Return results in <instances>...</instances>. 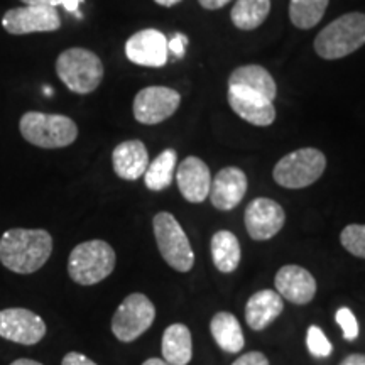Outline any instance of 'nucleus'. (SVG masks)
I'll list each match as a JSON object with an SVG mask.
<instances>
[{"label":"nucleus","instance_id":"1","mask_svg":"<svg viewBox=\"0 0 365 365\" xmlns=\"http://www.w3.org/2000/svg\"><path fill=\"white\" fill-rule=\"evenodd\" d=\"M53 254V237L43 228H11L0 237V262L16 274H33Z\"/></svg>","mask_w":365,"mask_h":365},{"label":"nucleus","instance_id":"17","mask_svg":"<svg viewBox=\"0 0 365 365\" xmlns=\"http://www.w3.org/2000/svg\"><path fill=\"white\" fill-rule=\"evenodd\" d=\"M276 289L289 303L308 304L317 294V281L307 269L291 264L277 271Z\"/></svg>","mask_w":365,"mask_h":365},{"label":"nucleus","instance_id":"40","mask_svg":"<svg viewBox=\"0 0 365 365\" xmlns=\"http://www.w3.org/2000/svg\"><path fill=\"white\" fill-rule=\"evenodd\" d=\"M44 91H46V95H51V88H49V86H46Z\"/></svg>","mask_w":365,"mask_h":365},{"label":"nucleus","instance_id":"24","mask_svg":"<svg viewBox=\"0 0 365 365\" xmlns=\"http://www.w3.org/2000/svg\"><path fill=\"white\" fill-rule=\"evenodd\" d=\"M178 163V154L175 149H166L156 159L149 163L148 170L144 173V182L149 190L161 191L171 186L175 178Z\"/></svg>","mask_w":365,"mask_h":365},{"label":"nucleus","instance_id":"16","mask_svg":"<svg viewBox=\"0 0 365 365\" xmlns=\"http://www.w3.org/2000/svg\"><path fill=\"white\" fill-rule=\"evenodd\" d=\"M176 181L182 198L190 203H202L210 195L212 173L207 163L200 158L188 156L180 163L176 170Z\"/></svg>","mask_w":365,"mask_h":365},{"label":"nucleus","instance_id":"15","mask_svg":"<svg viewBox=\"0 0 365 365\" xmlns=\"http://www.w3.org/2000/svg\"><path fill=\"white\" fill-rule=\"evenodd\" d=\"M247 186L249 182L245 173L240 168L228 166L218 171L213 178L208 196L217 210L228 212V210L239 207V203L247 193Z\"/></svg>","mask_w":365,"mask_h":365},{"label":"nucleus","instance_id":"7","mask_svg":"<svg viewBox=\"0 0 365 365\" xmlns=\"http://www.w3.org/2000/svg\"><path fill=\"white\" fill-rule=\"evenodd\" d=\"M154 235L163 259L175 271L188 272L195 264V254L188 235L185 234L180 222L168 212H159L153 220Z\"/></svg>","mask_w":365,"mask_h":365},{"label":"nucleus","instance_id":"21","mask_svg":"<svg viewBox=\"0 0 365 365\" xmlns=\"http://www.w3.org/2000/svg\"><path fill=\"white\" fill-rule=\"evenodd\" d=\"M228 86H242V88H247L262 95V97L271 100V102L276 100L277 95V86L272 75L266 68L259 65H245L237 68V70L232 71L230 78H228Z\"/></svg>","mask_w":365,"mask_h":365},{"label":"nucleus","instance_id":"14","mask_svg":"<svg viewBox=\"0 0 365 365\" xmlns=\"http://www.w3.org/2000/svg\"><path fill=\"white\" fill-rule=\"evenodd\" d=\"M228 105L240 118L257 127H267L276 120L274 102L242 86H228Z\"/></svg>","mask_w":365,"mask_h":365},{"label":"nucleus","instance_id":"36","mask_svg":"<svg viewBox=\"0 0 365 365\" xmlns=\"http://www.w3.org/2000/svg\"><path fill=\"white\" fill-rule=\"evenodd\" d=\"M81 0H63L61 6L66 9L68 12H73V14H78V6H80Z\"/></svg>","mask_w":365,"mask_h":365},{"label":"nucleus","instance_id":"37","mask_svg":"<svg viewBox=\"0 0 365 365\" xmlns=\"http://www.w3.org/2000/svg\"><path fill=\"white\" fill-rule=\"evenodd\" d=\"M11 365H43V364L36 362V360H33V359H17V360H14Z\"/></svg>","mask_w":365,"mask_h":365},{"label":"nucleus","instance_id":"2","mask_svg":"<svg viewBox=\"0 0 365 365\" xmlns=\"http://www.w3.org/2000/svg\"><path fill=\"white\" fill-rule=\"evenodd\" d=\"M365 44V14L350 12L330 22L314 39V51L323 59L349 56Z\"/></svg>","mask_w":365,"mask_h":365},{"label":"nucleus","instance_id":"34","mask_svg":"<svg viewBox=\"0 0 365 365\" xmlns=\"http://www.w3.org/2000/svg\"><path fill=\"white\" fill-rule=\"evenodd\" d=\"M24 6H46V7H58L61 6L63 0H21Z\"/></svg>","mask_w":365,"mask_h":365},{"label":"nucleus","instance_id":"20","mask_svg":"<svg viewBox=\"0 0 365 365\" xmlns=\"http://www.w3.org/2000/svg\"><path fill=\"white\" fill-rule=\"evenodd\" d=\"M163 357L171 365H188L193 357V340L190 328L182 323H173L164 330L161 341Z\"/></svg>","mask_w":365,"mask_h":365},{"label":"nucleus","instance_id":"12","mask_svg":"<svg viewBox=\"0 0 365 365\" xmlns=\"http://www.w3.org/2000/svg\"><path fill=\"white\" fill-rule=\"evenodd\" d=\"M244 220L254 240H269L284 227L286 213L284 208L271 198H255L245 210Z\"/></svg>","mask_w":365,"mask_h":365},{"label":"nucleus","instance_id":"11","mask_svg":"<svg viewBox=\"0 0 365 365\" xmlns=\"http://www.w3.org/2000/svg\"><path fill=\"white\" fill-rule=\"evenodd\" d=\"M44 335V319L31 309L7 308L0 312V339L21 345H36Z\"/></svg>","mask_w":365,"mask_h":365},{"label":"nucleus","instance_id":"18","mask_svg":"<svg viewBox=\"0 0 365 365\" xmlns=\"http://www.w3.org/2000/svg\"><path fill=\"white\" fill-rule=\"evenodd\" d=\"M113 171L118 178L127 181H135L144 176L149 166V153L143 140H125L113 149L112 154Z\"/></svg>","mask_w":365,"mask_h":365},{"label":"nucleus","instance_id":"25","mask_svg":"<svg viewBox=\"0 0 365 365\" xmlns=\"http://www.w3.org/2000/svg\"><path fill=\"white\" fill-rule=\"evenodd\" d=\"M271 12V0H237L230 19L242 31L257 29Z\"/></svg>","mask_w":365,"mask_h":365},{"label":"nucleus","instance_id":"33","mask_svg":"<svg viewBox=\"0 0 365 365\" xmlns=\"http://www.w3.org/2000/svg\"><path fill=\"white\" fill-rule=\"evenodd\" d=\"M198 2L207 11H218V9L225 7L230 0H198Z\"/></svg>","mask_w":365,"mask_h":365},{"label":"nucleus","instance_id":"8","mask_svg":"<svg viewBox=\"0 0 365 365\" xmlns=\"http://www.w3.org/2000/svg\"><path fill=\"white\" fill-rule=\"evenodd\" d=\"M156 308L143 293H132L122 301L112 318V333L117 340L129 344L139 339L154 323Z\"/></svg>","mask_w":365,"mask_h":365},{"label":"nucleus","instance_id":"6","mask_svg":"<svg viewBox=\"0 0 365 365\" xmlns=\"http://www.w3.org/2000/svg\"><path fill=\"white\" fill-rule=\"evenodd\" d=\"M327 158L322 150L303 148L289 153L274 166V181L282 188H307L325 173Z\"/></svg>","mask_w":365,"mask_h":365},{"label":"nucleus","instance_id":"30","mask_svg":"<svg viewBox=\"0 0 365 365\" xmlns=\"http://www.w3.org/2000/svg\"><path fill=\"white\" fill-rule=\"evenodd\" d=\"M186 46H188V38L185 34H175L168 41V51L175 54L176 58H182L185 56Z\"/></svg>","mask_w":365,"mask_h":365},{"label":"nucleus","instance_id":"4","mask_svg":"<svg viewBox=\"0 0 365 365\" xmlns=\"http://www.w3.org/2000/svg\"><path fill=\"white\" fill-rule=\"evenodd\" d=\"M19 129L27 143L43 149L68 148L78 137L75 120L59 113L27 112L21 117Z\"/></svg>","mask_w":365,"mask_h":365},{"label":"nucleus","instance_id":"29","mask_svg":"<svg viewBox=\"0 0 365 365\" xmlns=\"http://www.w3.org/2000/svg\"><path fill=\"white\" fill-rule=\"evenodd\" d=\"M336 323H339L344 336L346 340H355L359 336V322L355 314L349 308H340L335 314Z\"/></svg>","mask_w":365,"mask_h":365},{"label":"nucleus","instance_id":"27","mask_svg":"<svg viewBox=\"0 0 365 365\" xmlns=\"http://www.w3.org/2000/svg\"><path fill=\"white\" fill-rule=\"evenodd\" d=\"M340 242L355 257L365 259V225H346L340 234Z\"/></svg>","mask_w":365,"mask_h":365},{"label":"nucleus","instance_id":"3","mask_svg":"<svg viewBox=\"0 0 365 365\" xmlns=\"http://www.w3.org/2000/svg\"><path fill=\"white\" fill-rule=\"evenodd\" d=\"M115 250L105 240H86L71 250L68 274L76 284L93 286L107 279L115 269Z\"/></svg>","mask_w":365,"mask_h":365},{"label":"nucleus","instance_id":"35","mask_svg":"<svg viewBox=\"0 0 365 365\" xmlns=\"http://www.w3.org/2000/svg\"><path fill=\"white\" fill-rule=\"evenodd\" d=\"M340 365H365V355L364 354H352L341 360Z\"/></svg>","mask_w":365,"mask_h":365},{"label":"nucleus","instance_id":"13","mask_svg":"<svg viewBox=\"0 0 365 365\" xmlns=\"http://www.w3.org/2000/svg\"><path fill=\"white\" fill-rule=\"evenodd\" d=\"M125 56L139 66L161 68L168 63V39L158 29H143L125 43Z\"/></svg>","mask_w":365,"mask_h":365},{"label":"nucleus","instance_id":"26","mask_svg":"<svg viewBox=\"0 0 365 365\" xmlns=\"http://www.w3.org/2000/svg\"><path fill=\"white\" fill-rule=\"evenodd\" d=\"M330 0H291L289 17L298 29H312L325 16Z\"/></svg>","mask_w":365,"mask_h":365},{"label":"nucleus","instance_id":"19","mask_svg":"<svg viewBox=\"0 0 365 365\" xmlns=\"http://www.w3.org/2000/svg\"><path fill=\"white\" fill-rule=\"evenodd\" d=\"M284 309V301L274 289H262L252 294L245 304V319L255 331L267 328Z\"/></svg>","mask_w":365,"mask_h":365},{"label":"nucleus","instance_id":"10","mask_svg":"<svg viewBox=\"0 0 365 365\" xmlns=\"http://www.w3.org/2000/svg\"><path fill=\"white\" fill-rule=\"evenodd\" d=\"M2 27L9 34H33L53 33L61 27V17L56 7L46 6H24L11 9L4 14Z\"/></svg>","mask_w":365,"mask_h":365},{"label":"nucleus","instance_id":"38","mask_svg":"<svg viewBox=\"0 0 365 365\" xmlns=\"http://www.w3.org/2000/svg\"><path fill=\"white\" fill-rule=\"evenodd\" d=\"M143 365H171V364H168L166 360H164V359H156V357H153V359H148V360H145V362H144Z\"/></svg>","mask_w":365,"mask_h":365},{"label":"nucleus","instance_id":"31","mask_svg":"<svg viewBox=\"0 0 365 365\" xmlns=\"http://www.w3.org/2000/svg\"><path fill=\"white\" fill-rule=\"evenodd\" d=\"M232 365H269V360L262 352H247L240 355Z\"/></svg>","mask_w":365,"mask_h":365},{"label":"nucleus","instance_id":"23","mask_svg":"<svg viewBox=\"0 0 365 365\" xmlns=\"http://www.w3.org/2000/svg\"><path fill=\"white\" fill-rule=\"evenodd\" d=\"M210 249H212L213 264L220 272H234L239 267L242 257L240 244L230 230L215 232L210 242Z\"/></svg>","mask_w":365,"mask_h":365},{"label":"nucleus","instance_id":"28","mask_svg":"<svg viewBox=\"0 0 365 365\" xmlns=\"http://www.w3.org/2000/svg\"><path fill=\"white\" fill-rule=\"evenodd\" d=\"M307 345L309 354L317 359H327L330 357L333 346L330 341H328L325 331L317 325H312L307 331Z\"/></svg>","mask_w":365,"mask_h":365},{"label":"nucleus","instance_id":"22","mask_svg":"<svg viewBox=\"0 0 365 365\" xmlns=\"http://www.w3.org/2000/svg\"><path fill=\"white\" fill-rule=\"evenodd\" d=\"M210 331L213 340L220 346L223 352L237 354L244 349V331L234 314L228 312H220L210 322Z\"/></svg>","mask_w":365,"mask_h":365},{"label":"nucleus","instance_id":"9","mask_svg":"<svg viewBox=\"0 0 365 365\" xmlns=\"http://www.w3.org/2000/svg\"><path fill=\"white\" fill-rule=\"evenodd\" d=\"M181 103V95L168 86H148L134 98V117L144 125H156L175 115Z\"/></svg>","mask_w":365,"mask_h":365},{"label":"nucleus","instance_id":"32","mask_svg":"<svg viewBox=\"0 0 365 365\" xmlns=\"http://www.w3.org/2000/svg\"><path fill=\"white\" fill-rule=\"evenodd\" d=\"M61 365H97V364L80 352H68L65 357H63Z\"/></svg>","mask_w":365,"mask_h":365},{"label":"nucleus","instance_id":"39","mask_svg":"<svg viewBox=\"0 0 365 365\" xmlns=\"http://www.w3.org/2000/svg\"><path fill=\"white\" fill-rule=\"evenodd\" d=\"M154 2L159 4V6H163V7H173V6H176L178 2H181V0H154Z\"/></svg>","mask_w":365,"mask_h":365},{"label":"nucleus","instance_id":"5","mask_svg":"<svg viewBox=\"0 0 365 365\" xmlns=\"http://www.w3.org/2000/svg\"><path fill=\"white\" fill-rule=\"evenodd\" d=\"M56 73L68 88L78 95H88L103 80V63L97 54L85 48H70L56 59Z\"/></svg>","mask_w":365,"mask_h":365}]
</instances>
